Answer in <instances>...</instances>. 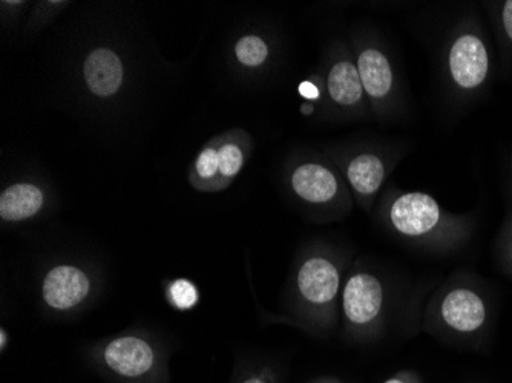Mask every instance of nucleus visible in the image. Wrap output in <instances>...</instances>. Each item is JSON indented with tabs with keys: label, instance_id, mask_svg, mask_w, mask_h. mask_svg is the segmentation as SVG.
<instances>
[{
	"label": "nucleus",
	"instance_id": "1",
	"mask_svg": "<svg viewBox=\"0 0 512 383\" xmlns=\"http://www.w3.org/2000/svg\"><path fill=\"white\" fill-rule=\"evenodd\" d=\"M440 209L434 198L421 192L402 195L390 209V221L401 235L424 236L437 226Z\"/></svg>",
	"mask_w": 512,
	"mask_h": 383
},
{
	"label": "nucleus",
	"instance_id": "2",
	"mask_svg": "<svg viewBox=\"0 0 512 383\" xmlns=\"http://www.w3.org/2000/svg\"><path fill=\"white\" fill-rule=\"evenodd\" d=\"M342 302L348 321L355 325L371 324L381 313L384 287L376 276L358 273L348 279Z\"/></svg>",
	"mask_w": 512,
	"mask_h": 383
},
{
	"label": "nucleus",
	"instance_id": "3",
	"mask_svg": "<svg viewBox=\"0 0 512 383\" xmlns=\"http://www.w3.org/2000/svg\"><path fill=\"white\" fill-rule=\"evenodd\" d=\"M450 71L460 88H477L488 74V53L482 40L471 34L459 37L450 51Z\"/></svg>",
	"mask_w": 512,
	"mask_h": 383
},
{
	"label": "nucleus",
	"instance_id": "4",
	"mask_svg": "<svg viewBox=\"0 0 512 383\" xmlns=\"http://www.w3.org/2000/svg\"><path fill=\"white\" fill-rule=\"evenodd\" d=\"M89 289L85 272L73 266H59L43 281V299L54 310H69L88 296Z\"/></svg>",
	"mask_w": 512,
	"mask_h": 383
},
{
	"label": "nucleus",
	"instance_id": "5",
	"mask_svg": "<svg viewBox=\"0 0 512 383\" xmlns=\"http://www.w3.org/2000/svg\"><path fill=\"white\" fill-rule=\"evenodd\" d=\"M298 290L310 304H330L339 290V272L335 264L325 258L307 259L298 272Z\"/></svg>",
	"mask_w": 512,
	"mask_h": 383
},
{
	"label": "nucleus",
	"instance_id": "6",
	"mask_svg": "<svg viewBox=\"0 0 512 383\" xmlns=\"http://www.w3.org/2000/svg\"><path fill=\"white\" fill-rule=\"evenodd\" d=\"M105 362L114 373L123 377H140L154 367L151 345L135 336L115 339L105 350Z\"/></svg>",
	"mask_w": 512,
	"mask_h": 383
},
{
	"label": "nucleus",
	"instance_id": "7",
	"mask_svg": "<svg viewBox=\"0 0 512 383\" xmlns=\"http://www.w3.org/2000/svg\"><path fill=\"white\" fill-rule=\"evenodd\" d=\"M440 313L448 327L459 333H473L479 330L486 318L482 299L468 289H456L448 293L442 302Z\"/></svg>",
	"mask_w": 512,
	"mask_h": 383
},
{
	"label": "nucleus",
	"instance_id": "8",
	"mask_svg": "<svg viewBox=\"0 0 512 383\" xmlns=\"http://www.w3.org/2000/svg\"><path fill=\"white\" fill-rule=\"evenodd\" d=\"M86 85L99 97H111L123 82V66L114 51L99 48L92 51L83 66Z\"/></svg>",
	"mask_w": 512,
	"mask_h": 383
},
{
	"label": "nucleus",
	"instance_id": "9",
	"mask_svg": "<svg viewBox=\"0 0 512 383\" xmlns=\"http://www.w3.org/2000/svg\"><path fill=\"white\" fill-rule=\"evenodd\" d=\"M292 187L296 195L309 203H327L338 194L335 175L321 164H302L293 172Z\"/></svg>",
	"mask_w": 512,
	"mask_h": 383
},
{
	"label": "nucleus",
	"instance_id": "10",
	"mask_svg": "<svg viewBox=\"0 0 512 383\" xmlns=\"http://www.w3.org/2000/svg\"><path fill=\"white\" fill-rule=\"evenodd\" d=\"M43 201L42 190L34 184H14L0 195V217L5 221L28 220L42 209Z\"/></svg>",
	"mask_w": 512,
	"mask_h": 383
},
{
	"label": "nucleus",
	"instance_id": "11",
	"mask_svg": "<svg viewBox=\"0 0 512 383\" xmlns=\"http://www.w3.org/2000/svg\"><path fill=\"white\" fill-rule=\"evenodd\" d=\"M359 77L364 91L373 99H384L393 86V71L387 57L378 50H367L359 56Z\"/></svg>",
	"mask_w": 512,
	"mask_h": 383
},
{
	"label": "nucleus",
	"instance_id": "12",
	"mask_svg": "<svg viewBox=\"0 0 512 383\" xmlns=\"http://www.w3.org/2000/svg\"><path fill=\"white\" fill-rule=\"evenodd\" d=\"M347 175L358 194L370 197L381 189L385 178L384 163L376 155L361 154L353 158L348 166Z\"/></svg>",
	"mask_w": 512,
	"mask_h": 383
},
{
	"label": "nucleus",
	"instance_id": "13",
	"mask_svg": "<svg viewBox=\"0 0 512 383\" xmlns=\"http://www.w3.org/2000/svg\"><path fill=\"white\" fill-rule=\"evenodd\" d=\"M362 86L358 66L350 62H339L329 74V92L339 105L353 106L361 100Z\"/></svg>",
	"mask_w": 512,
	"mask_h": 383
},
{
	"label": "nucleus",
	"instance_id": "14",
	"mask_svg": "<svg viewBox=\"0 0 512 383\" xmlns=\"http://www.w3.org/2000/svg\"><path fill=\"white\" fill-rule=\"evenodd\" d=\"M235 54L244 66L255 68V66L263 65L266 62L267 57H269V48L260 37L246 36L238 40L237 46H235Z\"/></svg>",
	"mask_w": 512,
	"mask_h": 383
},
{
	"label": "nucleus",
	"instance_id": "15",
	"mask_svg": "<svg viewBox=\"0 0 512 383\" xmlns=\"http://www.w3.org/2000/svg\"><path fill=\"white\" fill-rule=\"evenodd\" d=\"M169 298L172 304L180 310H191L197 305L198 290L188 279H177L169 285Z\"/></svg>",
	"mask_w": 512,
	"mask_h": 383
},
{
	"label": "nucleus",
	"instance_id": "16",
	"mask_svg": "<svg viewBox=\"0 0 512 383\" xmlns=\"http://www.w3.org/2000/svg\"><path fill=\"white\" fill-rule=\"evenodd\" d=\"M218 167H220V175L226 178H234L244 164L243 151L234 143H227L217 149Z\"/></svg>",
	"mask_w": 512,
	"mask_h": 383
},
{
	"label": "nucleus",
	"instance_id": "17",
	"mask_svg": "<svg viewBox=\"0 0 512 383\" xmlns=\"http://www.w3.org/2000/svg\"><path fill=\"white\" fill-rule=\"evenodd\" d=\"M198 175L204 180H211L220 174V167H218V154L217 149H204L198 155L197 163H195Z\"/></svg>",
	"mask_w": 512,
	"mask_h": 383
},
{
	"label": "nucleus",
	"instance_id": "18",
	"mask_svg": "<svg viewBox=\"0 0 512 383\" xmlns=\"http://www.w3.org/2000/svg\"><path fill=\"white\" fill-rule=\"evenodd\" d=\"M299 94L306 99L315 100L319 97V89L312 82H302L299 85Z\"/></svg>",
	"mask_w": 512,
	"mask_h": 383
},
{
	"label": "nucleus",
	"instance_id": "19",
	"mask_svg": "<svg viewBox=\"0 0 512 383\" xmlns=\"http://www.w3.org/2000/svg\"><path fill=\"white\" fill-rule=\"evenodd\" d=\"M503 25H505L506 34L512 40V0L506 2L503 8Z\"/></svg>",
	"mask_w": 512,
	"mask_h": 383
},
{
	"label": "nucleus",
	"instance_id": "20",
	"mask_svg": "<svg viewBox=\"0 0 512 383\" xmlns=\"http://www.w3.org/2000/svg\"><path fill=\"white\" fill-rule=\"evenodd\" d=\"M384 383H417L416 377L411 376L408 373H401L398 376L391 377L387 382Z\"/></svg>",
	"mask_w": 512,
	"mask_h": 383
},
{
	"label": "nucleus",
	"instance_id": "21",
	"mask_svg": "<svg viewBox=\"0 0 512 383\" xmlns=\"http://www.w3.org/2000/svg\"><path fill=\"white\" fill-rule=\"evenodd\" d=\"M243 383H267L266 380L263 379V377H249V379L244 380Z\"/></svg>",
	"mask_w": 512,
	"mask_h": 383
},
{
	"label": "nucleus",
	"instance_id": "22",
	"mask_svg": "<svg viewBox=\"0 0 512 383\" xmlns=\"http://www.w3.org/2000/svg\"><path fill=\"white\" fill-rule=\"evenodd\" d=\"M5 342H7V333L2 330L0 331V347H2V350L5 348Z\"/></svg>",
	"mask_w": 512,
	"mask_h": 383
},
{
	"label": "nucleus",
	"instance_id": "23",
	"mask_svg": "<svg viewBox=\"0 0 512 383\" xmlns=\"http://www.w3.org/2000/svg\"><path fill=\"white\" fill-rule=\"evenodd\" d=\"M302 112H306V114H309V112H312V108H310V106H306V108H302Z\"/></svg>",
	"mask_w": 512,
	"mask_h": 383
}]
</instances>
